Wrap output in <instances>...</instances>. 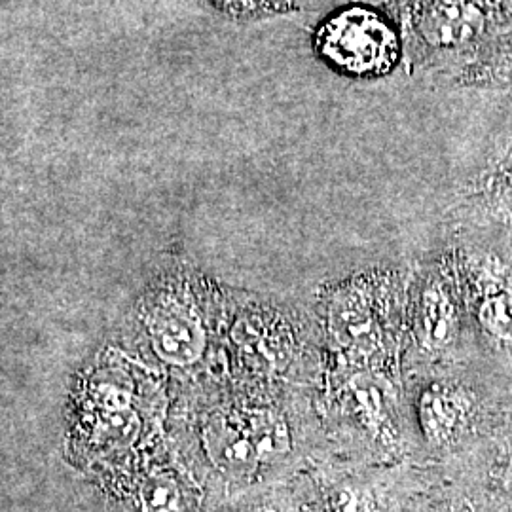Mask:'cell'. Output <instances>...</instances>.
I'll return each mask as SVG.
<instances>
[{
    "mask_svg": "<svg viewBox=\"0 0 512 512\" xmlns=\"http://www.w3.org/2000/svg\"><path fill=\"white\" fill-rule=\"evenodd\" d=\"M315 42L332 67L355 76L389 73L399 59L395 29L366 6H351L325 19Z\"/></svg>",
    "mask_w": 512,
    "mask_h": 512,
    "instance_id": "1",
    "label": "cell"
},
{
    "mask_svg": "<svg viewBox=\"0 0 512 512\" xmlns=\"http://www.w3.org/2000/svg\"><path fill=\"white\" fill-rule=\"evenodd\" d=\"M475 412L473 395L461 387L431 384L421 391L418 418L425 439L433 444H446L467 429Z\"/></svg>",
    "mask_w": 512,
    "mask_h": 512,
    "instance_id": "2",
    "label": "cell"
},
{
    "mask_svg": "<svg viewBox=\"0 0 512 512\" xmlns=\"http://www.w3.org/2000/svg\"><path fill=\"white\" fill-rule=\"evenodd\" d=\"M154 348L173 365H192L202 355L205 336L198 317L179 304L160 308L150 325Z\"/></svg>",
    "mask_w": 512,
    "mask_h": 512,
    "instance_id": "3",
    "label": "cell"
},
{
    "mask_svg": "<svg viewBox=\"0 0 512 512\" xmlns=\"http://www.w3.org/2000/svg\"><path fill=\"white\" fill-rule=\"evenodd\" d=\"M482 332L503 348H512V279L486 277L476 306Z\"/></svg>",
    "mask_w": 512,
    "mask_h": 512,
    "instance_id": "4",
    "label": "cell"
},
{
    "mask_svg": "<svg viewBox=\"0 0 512 512\" xmlns=\"http://www.w3.org/2000/svg\"><path fill=\"white\" fill-rule=\"evenodd\" d=\"M421 334L429 349L450 346L458 334V313L439 281L431 283L421 302Z\"/></svg>",
    "mask_w": 512,
    "mask_h": 512,
    "instance_id": "5",
    "label": "cell"
},
{
    "mask_svg": "<svg viewBox=\"0 0 512 512\" xmlns=\"http://www.w3.org/2000/svg\"><path fill=\"white\" fill-rule=\"evenodd\" d=\"M351 391H353V397L359 404V408L365 410L366 421L370 425L380 423V420H382L380 410H382L384 401H382V395H380L378 387L372 382H368V380H355L351 384Z\"/></svg>",
    "mask_w": 512,
    "mask_h": 512,
    "instance_id": "6",
    "label": "cell"
},
{
    "mask_svg": "<svg viewBox=\"0 0 512 512\" xmlns=\"http://www.w3.org/2000/svg\"><path fill=\"white\" fill-rule=\"evenodd\" d=\"M145 503L148 509L156 512H169L177 505V492L171 482L165 480H152L145 488Z\"/></svg>",
    "mask_w": 512,
    "mask_h": 512,
    "instance_id": "7",
    "label": "cell"
},
{
    "mask_svg": "<svg viewBox=\"0 0 512 512\" xmlns=\"http://www.w3.org/2000/svg\"><path fill=\"white\" fill-rule=\"evenodd\" d=\"M501 480H503V488L512 495V458L509 459V463L503 467Z\"/></svg>",
    "mask_w": 512,
    "mask_h": 512,
    "instance_id": "8",
    "label": "cell"
}]
</instances>
